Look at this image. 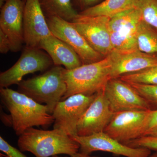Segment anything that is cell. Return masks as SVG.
Here are the masks:
<instances>
[{"instance_id": "1", "label": "cell", "mask_w": 157, "mask_h": 157, "mask_svg": "<svg viewBox=\"0 0 157 157\" xmlns=\"http://www.w3.org/2000/svg\"><path fill=\"white\" fill-rule=\"evenodd\" d=\"M1 101L10 113L11 124L20 136L34 126L47 128L54 123L47 106L40 104L24 94L9 88H1Z\"/></svg>"}, {"instance_id": "2", "label": "cell", "mask_w": 157, "mask_h": 157, "mask_svg": "<svg viewBox=\"0 0 157 157\" xmlns=\"http://www.w3.org/2000/svg\"><path fill=\"white\" fill-rule=\"evenodd\" d=\"M17 145L21 151H29L36 157L59 155L71 156L79 151V144L58 129L40 130L31 128L19 136Z\"/></svg>"}, {"instance_id": "3", "label": "cell", "mask_w": 157, "mask_h": 157, "mask_svg": "<svg viewBox=\"0 0 157 157\" xmlns=\"http://www.w3.org/2000/svg\"><path fill=\"white\" fill-rule=\"evenodd\" d=\"M64 69L54 65L41 75L22 80L17 84L18 91L39 104H45L48 113L52 114L67 92Z\"/></svg>"}, {"instance_id": "4", "label": "cell", "mask_w": 157, "mask_h": 157, "mask_svg": "<svg viewBox=\"0 0 157 157\" xmlns=\"http://www.w3.org/2000/svg\"><path fill=\"white\" fill-rule=\"evenodd\" d=\"M111 65L109 55L99 61L82 64L73 70L65 69L67 90L61 101L76 94L93 95L104 90L110 79Z\"/></svg>"}, {"instance_id": "5", "label": "cell", "mask_w": 157, "mask_h": 157, "mask_svg": "<svg viewBox=\"0 0 157 157\" xmlns=\"http://www.w3.org/2000/svg\"><path fill=\"white\" fill-rule=\"evenodd\" d=\"M141 20V13L137 8L110 18L109 29L113 51L122 52L138 49L137 33Z\"/></svg>"}, {"instance_id": "6", "label": "cell", "mask_w": 157, "mask_h": 157, "mask_svg": "<svg viewBox=\"0 0 157 157\" xmlns=\"http://www.w3.org/2000/svg\"><path fill=\"white\" fill-rule=\"evenodd\" d=\"M53 65L50 57L42 49L25 47L17 61L0 74V86L9 88L18 84L25 75L46 71Z\"/></svg>"}, {"instance_id": "7", "label": "cell", "mask_w": 157, "mask_h": 157, "mask_svg": "<svg viewBox=\"0 0 157 157\" xmlns=\"http://www.w3.org/2000/svg\"><path fill=\"white\" fill-rule=\"evenodd\" d=\"M97 94L93 95L76 94L59 101L52 114L54 119L53 129L62 130L72 137L77 136L78 122Z\"/></svg>"}, {"instance_id": "8", "label": "cell", "mask_w": 157, "mask_h": 157, "mask_svg": "<svg viewBox=\"0 0 157 157\" xmlns=\"http://www.w3.org/2000/svg\"><path fill=\"white\" fill-rule=\"evenodd\" d=\"M110 19L104 16L91 17L78 14L71 22L93 49L106 57L113 51L109 29Z\"/></svg>"}, {"instance_id": "9", "label": "cell", "mask_w": 157, "mask_h": 157, "mask_svg": "<svg viewBox=\"0 0 157 157\" xmlns=\"http://www.w3.org/2000/svg\"><path fill=\"white\" fill-rule=\"evenodd\" d=\"M46 20L52 35L70 45L81 59L82 64L95 63L106 57L93 49L71 21L58 17H46Z\"/></svg>"}, {"instance_id": "10", "label": "cell", "mask_w": 157, "mask_h": 157, "mask_svg": "<svg viewBox=\"0 0 157 157\" xmlns=\"http://www.w3.org/2000/svg\"><path fill=\"white\" fill-rule=\"evenodd\" d=\"M79 145V152L90 155L93 152L102 151L126 157H148L151 150L145 148L130 147L113 139L104 132L86 136L73 137Z\"/></svg>"}, {"instance_id": "11", "label": "cell", "mask_w": 157, "mask_h": 157, "mask_svg": "<svg viewBox=\"0 0 157 157\" xmlns=\"http://www.w3.org/2000/svg\"><path fill=\"white\" fill-rule=\"evenodd\" d=\"M150 110L115 113L104 132L123 144L141 137Z\"/></svg>"}, {"instance_id": "12", "label": "cell", "mask_w": 157, "mask_h": 157, "mask_svg": "<svg viewBox=\"0 0 157 157\" xmlns=\"http://www.w3.org/2000/svg\"><path fill=\"white\" fill-rule=\"evenodd\" d=\"M113 112L151 110L146 100L131 86L119 78L110 79L104 89Z\"/></svg>"}, {"instance_id": "13", "label": "cell", "mask_w": 157, "mask_h": 157, "mask_svg": "<svg viewBox=\"0 0 157 157\" xmlns=\"http://www.w3.org/2000/svg\"><path fill=\"white\" fill-rule=\"evenodd\" d=\"M104 89L97 93L94 100L79 121L78 136H89L104 132L110 122L114 113L111 110Z\"/></svg>"}, {"instance_id": "14", "label": "cell", "mask_w": 157, "mask_h": 157, "mask_svg": "<svg viewBox=\"0 0 157 157\" xmlns=\"http://www.w3.org/2000/svg\"><path fill=\"white\" fill-rule=\"evenodd\" d=\"M25 47L39 48L43 39L52 35L39 0H26L23 16Z\"/></svg>"}, {"instance_id": "15", "label": "cell", "mask_w": 157, "mask_h": 157, "mask_svg": "<svg viewBox=\"0 0 157 157\" xmlns=\"http://www.w3.org/2000/svg\"><path fill=\"white\" fill-rule=\"evenodd\" d=\"M25 3L21 0H6L1 8L0 30L8 37L11 52H17L24 43L23 16Z\"/></svg>"}, {"instance_id": "16", "label": "cell", "mask_w": 157, "mask_h": 157, "mask_svg": "<svg viewBox=\"0 0 157 157\" xmlns=\"http://www.w3.org/2000/svg\"><path fill=\"white\" fill-rule=\"evenodd\" d=\"M109 55L112 61L110 79L157 65V54L144 53L138 49L122 52L113 51Z\"/></svg>"}, {"instance_id": "17", "label": "cell", "mask_w": 157, "mask_h": 157, "mask_svg": "<svg viewBox=\"0 0 157 157\" xmlns=\"http://www.w3.org/2000/svg\"><path fill=\"white\" fill-rule=\"evenodd\" d=\"M39 48L46 52L55 66H63L66 70H71L82 65L81 59L74 49L53 35L42 40Z\"/></svg>"}, {"instance_id": "18", "label": "cell", "mask_w": 157, "mask_h": 157, "mask_svg": "<svg viewBox=\"0 0 157 157\" xmlns=\"http://www.w3.org/2000/svg\"><path fill=\"white\" fill-rule=\"evenodd\" d=\"M138 0H104L96 6L82 11L83 16H104L111 18L130 9L137 8Z\"/></svg>"}, {"instance_id": "19", "label": "cell", "mask_w": 157, "mask_h": 157, "mask_svg": "<svg viewBox=\"0 0 157 157\" xmlns=\"http://www.w3.org/2000/svg\"><path fill=\"white\" fill-rule=\"evenodd\" d=\"M39 2L46 17H58L71 21L78 14L72 0H39Z\"/></svg>"}, {"instance_id": "20", "label": "cell", "mask_w": 157, "mask_h": 157, "mask_svg": "<svg viewBox=\"0 0 157 157\" xmlns=\"http://www.w3.org/2000/svg\"><path fill=\"white\" fill-rule=\"evenodd\" d=\"M137 48L144 53L157 54V30L143 20L137 33Z\"/></svg>"}, {"instance_id": "21", "label": "cell", "mask_w": 157, "mask_h": 157, "mask_svg": "<svg viewBox=\"0 0 157 157\" xmlns=\"http://www.w3.org/2000/svg\"><path fill=\"white\" fill-rule=\"evenodd\" d=\"M119 78L128 83L157 85V65L139 72L124 74Z\"/></svg>"}, {"instance_id": "22", "label": "cell", "mask_w": 157, "mask_h": 157, "mask_svg": "<svg viewBox=\"0 0 157 157\" xmlns=\"http://www.w3.org/2000/svg\"><path fill=\"white\" fill-rule=\"evenodd\" d=\"M142 19L157 30V0H138Z\"/></svg>"}, {"instance_id": "23", "label": "cell", "mask_w": 157, "mask_h": 157, "mask_svg": "<svg viewBox=\"0 0 157 157\" xmlns=\"http://www.w3.org/2000/svg\"><path fill=\"white\" fill-rule=\"evenodd\" d=\"M128 83L146 100L151 110H157V85Z\"/></svg>"}, {"instance_id": "24", "label": "cell", "mask_w": 157, "mask_h": 157, "mask_svg": "<svg viewBox=\"0 0 157 157\" xmlns=\"http://www.w3.org/2000/svg\"><path fill=\"white\" fill-rule=\"evenodd\" d=\"M124 144L134 148H145L157 151V136L145 135Z\"/></svg>"}, {"instance_id": "25", "label": "cell", "mask_w": 157, "mask_h": 157, "mask_svg": "<svg viewBox=\"0 0 157 157\" xmlns=\"http://www.w3.org/2000/svg\"><path fill=\"white\" fill-rule=\"evenodd\" d=\"M0 150L5 153L6 157H27L21 151L11 146L2 136L0 137Z\"/></svg>"}, {"instance_id": "26", "label": "cell", "mask_w": 157, "mask_h": 157, "mask_svg": "<svg viewBox=\"0 0 157 157\" xmlns=\"http://www.w3.org/2000/svg\"><path fill=\"white\" fill-rule=\"evenodd\" d=\"M157 127V110H150L144 127L142 136Z\"/></svg>"}, {"instance_id": "27", "label": "cell", "mask_w": 157, "mask_h": 157, "mask_svg": "<svg viewBox=\"0 0 157 157\" xmlns=\"http://www.w3.org/2000/svg\"><path fill=\"white\" fill-rule=\"evenodd\" d=\"M11 50V45L10 40L6 34L0 30V52L6 54Z\"/></svg>"}, {"instance_id": "28", "label": "cell", "mask_w": 157, "mask_h": 157, "mask_svg": "<svg viewBox=\"0 0 157 157\" xmlns=\"http://www.w3.org/2000/svg\"><path fill=\"white\" fill-rule=\"evenodd\" d=\"M103 1L104 0H76L77 4L81 8L82 11L96 6Z\"/></svg>"}, {"instance_id": "29", "label": "cell", "mask_w": 157, "mask_h": 157, "mask_svg": "<svg viewBox=\"0 0 157 157\" xmlns=\"http://www.w3.org/2000/svg\"><path fill=\"white\" fill-rule=\"evenodd\" d=\"M70 157H98L94 156H91L90 155L85 154L82 153L80 152H78L76 153L75 154L70 156Z\"/></svg>"}, {"instance_id": "30", "label": "cell", "mask_w": 157, "mask_h": 157, "mask_svg": "<svg viewBox=\"0 0 157 157\" xmlns=\"http://www.w3.org/2000/svg\"><path fill=\"white\" fill-rule=\"evenodd\" d=\"M146 135L150 136H157V127L150 131Z\"/></svg>"}, {"instance_id": "31", "label": "cell", "mask_w": 157, "mask_h": 157, "mask_svg": "<svg viewBox=\"0 0 157 157\" xmlns=\"http://www.w3.org/2000/svg\"><path fill=\"white\" fill-rule=\"evenodd\" d=\"M6 0H0V7L2 8L6 3Z\"/></svg>"}, {"instance_id": "32", "label": "cell", "mask_w": 157, "mask_h": 157, "mask_svg": "<svg viewBox=\"0 0 157 157\" xmlns=\"http://www.w3.org/2000/svg\"><path fill=\"white\" fill-rule=\"evenodd\" d=\"M148 157H157V151H156L152 155H151Z\"/></svg>"}, {"instance_id": "33", "label": "cell", "mask_w": 157, "mask_h": 157, "mask_svg": "<svg viewBox=\"0 0 157 157\" xmlns=\"http://www.w3.org/2000/svg\"><path fill=\"white\" fill-rule=\"evenodd\" d=\"M52 157H62V156H59L58 155H55L53 156H52Z\"/></svg>"}]
</instances>
